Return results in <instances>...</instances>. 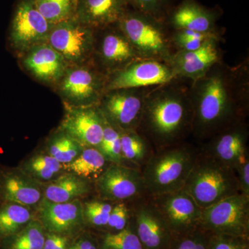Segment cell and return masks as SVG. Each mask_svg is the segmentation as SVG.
Wrapping results in <instances>:
<instances>
[{"mask_svg":"<svg viewBox=\"0 0 249 249\" xmlns=\"http://www.w3.org/2000/svg\"><path fill=\"white\" fill-rule=\"evenodd\" d=\"M192 137L199 143L240 121H247L249 102V60L231 67L217 62L191 82Z\"/></svg>","mask_w":249,"mask_h":249,"instance_id":"6da1fadb","label":"cell"},{"mask_svg":"<svg viewBox=\"0 0 249 249\" xmlns=\"http://www.w3.org/2000/svg\"><path fill=\"white\" fill-rule=\"evenodd\" d=\"M186 80L176 78L152 87L146 95L137 131L155 151L187 142L192 136L193 110Z\"/></svg>","mask_w":249,"mask_h":249,"instance_id":"7a4b0ae2","label":"cell"},{"mask_svg":"<svg viewBox=\"0 0 249 249\" xmlns=\"http://www.w3.org/2000/svg\"><path fill=\"white\" fill-rule=\"evenodd\" d=\"M198 152V145L188 141L155 151L141 169L147 196L182 190Z\"/></svg>","mask_w":249,"mask_h":249,"instance_id":"3957f363","label":"cell"},{"mask_svg":"<svg viewBox=\"0 0 249 249\" xmlns=\"http://www.w3.org/2000/svg\"><path fill=\"white\" fill-rule=\"evenodd\" d=\"M183 189L201 209L240 193L234 170L205 155L199 149Z\"/></svg>","mask_w":249,"mask_h":249,"instance_id":"277c9868","label":"cell"},{"mask_svg":"<svg viewBox=\"0 0 249 249\" xmlns=\"http://www.w3.org/2000/svg\"><path fill=\"white\" fill-rule=\"evenodd\" d=\"M117 25L142 59L168 63L175 53L170 34L164 21L131 7Z\"/></svg>","mask_w":249,"mask_h":249,"instance_id":"5b68a950","label":"cell"},{"mask_svg":"<svg viewBox=\"0 0 249 249\" xmlns=\"http://www.w3.org/2000/svg\"><path fill=\"white\" fill-rule=\"evenodd\" d=\"M107 75L93 62L70 65L54 88L64 106L70 107H97L106 91Z\"/></svg>","mask_w":249,"mask_h":249,"instance_id":"8992f818","label":"cell"},{"mask_svg":"<svg viewBox=\"0 0 249 249\" xmlns=\"http://www.w3.org/2000/svg\"><path fill=\"white\" fill-rule=\"evenodd\" d=\"M53 26L39 12L34 0H17L8 31V48L19 56L35 46L48 42Z\"/></svg>","mask_w":249,"mask_h":249,"instance_id":"52a82bcc","label":"cell"},{"mask_svg":"<svg viewBox=\"0 0 249 249\" xmlns=\"http://www.w3.org/2000/svg\"><path fill=\"white\" fill-rule=\"evenodd\" d=\"M199 228L210 234L249 239V196H228L202 209Z\"/></svg>","mask_w":249,"mask_h":249,"instance_id":"ba28073f","label":"cell"},{"mask_svg":"<svg viewBox=\"0 0 249 249\" xmlns=\"http://www.w3.org/2000/svg\"><path fill=\"white\" fill-rule=\"evenodd\" d=\"M152 88L109 90L100 101L98 110L119 132L137 130L142 121L145 97Z\"/></svg>","mask_w":249,"mask_h":249,"instance_id":"9c48e42d","label":"cell"},{"mask_svg":"<svg viewBox=\"0 0 249 249\" xmlns=\"http://www.w3.org/2000/svg\"><path fill=\"white\" fill-rule=\"evenodd\" d=\"M94 32L73 18L53 26L48 43L70 66L84 65L93 62Z\"/></svg>","mask_w":249,"mask_h":249,"instance_id":"30bf717a","label":"cell"},{"mask_svg":"<svg viewBox=\"0 0 249 249\" xmlns=\"http://www.w3.org/2000/svg\"><path fill=\"white\" fill-rule=\"evenodd\" d=\"M98 198L116 203L133 202L148 196L140 169L111 163L93 183Z\"/></svg>","mask_w":249,"mask_h":249,"instance_id":"8fae6325","label":"cell"},{"mask_svg":"<svg viewBox=\"0 0 249 249\" xmlns=\"http://www.w3.org/2000/svg\"><path fill=\"white\" fill-rule=\"evenodd\" d=\"M131 221L144 249H171L177 237L150 196L130 203Z\"/></svg>","mask_w":249,"mask_h":249,"instance_id":"7c38bea8","label":"cell"},{"mask_svg":"<svg viewBox=\"0 0 249 249\" xmlns=\"http://www.w3.org/2000/svg\"><path fill=\"white\" fill-rule=\"evenodd\" d=\"M141 58L117 24L95 30L93 62L105 74Z\"/></svg>","mask_w":249,"mask_h":249,"instance_id":"4fadbf2b","label":"cell"},{"mask_svg":"<svg viewBox=\"0 0 249 249\" xmlns=\"http://www.w3.org/2000/svg\"><path fill=\"white\" fill-rule=\"evenodd\" d=\"M150 196L177 238L199 229L202 209L184 190Z\"/></svg>","mask_w":249,"mask_h":249,"instance_id":"5bb4252c","label":"cell"},{"mask_svg":"<svg viewBox=\"0 0 249 249\" xmlns=\"http://www.w3.org/2000/svg\"><path fill=\"white\" fill-rule=\"evenodd\" d=\"M176 78L166 62L139 59L124 68L107 75L106 91L150 88L165 84Z\"/></svg>","mask_w":249,"mask_h":249,"instance_id":"9a60e30c","label":"cell"},{"mask_svg":"<svg viewBox=\"0 0 249 249\" xmlns=\"http://www.w3.org/2000/svg\"><path fill=\"white\" fill-rule=\"evenodd\" d=\"M249 124L236 123L213 137L201 142L199 150L232 169L249 153Z\"/></svg>","mask_w":249,"mask_h":249,"instance_id":"2e32d148","label":"cell"},{"mask_svg":"<svg viewBox=\"0 0 249 249\" xmlns=\"http://www.w3.org/2000/svg\"><path fill=\"white\" fill-rule=\"evenodd\" d=\"M18 59L22 70L29 76L53 89L70 66L48 42L32 47Z\"/></svg>","mask_w":249,"mask_h":249,"instance_id":"e0dca14e","label":"cell"},{"mask_svg":"<svg viewBox=\"0 0 249 249\" xmlns=\"http://www.w3.org/2000/svg\"><path fill=\"white\" fill-rule=\"evenodd\" d=\"M221 39L222 37H213L196 50L175 52L167 64L177 78L191 82L199 79L222 61Z\"/></svg>","mask_w":249,"mask_h":249,"instance_id":"ac0fdd59","label":"cell"},{"mask_svg":"<svg viewBox=\"0 0 249 249\" xmlns=\"http://www.w3.org/2000/svg\"><path fill=\"white\" fill-rule=\"evenodd\" d=\"M37 219L45 231L68 236L84 227L83 203H53L42 199L36 207Z\"/></svg>","mask_w":249,"mask_h":249,"instance_id":"d6986e66","label":"cell"},{"mask_svg":"<svg viewBox=\"0 0 249 249\" xmlns=\"http://www.w3.org/2000/svg\"><path fill=\"white\" fill-rule=\"evenodd\" d=\"M65 115L59 127L82 146L99 147L103 133V116L97 107L65 106Z\"/></svg>","mask_w":249,"mask_h":249,"instance_id":"ffe728a7","label":"cell"},{"mask_svg":"<svg viewBox=\"0 0 249 249\" xmlns=\"http://www.w3.org/2000/svg\"><path fill=\"white\" fill-rule=\"evenodd\" d=\"M43 197L42 184L18 167L0 170V203H15L36 209Z\"/></svg>","mask_w":249,"mask_h":249,"instance_id":"44dd1931","label":"cell"},{"mask_svg":"<svg viewBox=\"0 0 249 249\" xmlns=\"http://www.w3.org/2000/svg\"><path fill=\"white\" fill-rule=\"evenodd\" d=\"M131 7L129 0H78L75 18L98 30L117 24Z\"/></svg>","mask_w":249,"mask_h":249,"instance_id":"7402d4cb","label":"cell"},{"mask_svg":"<svg viewBox=\"0 0 249 249\" xmlns=\"http://www.w3.org/2000/svg\"><path fill=\"white\" fill-rule=\"evenodd\" d=\"M218 14L199 4L196 0H183L174 9L168 18L173 30L186 29L196 32L219 33L217 30Z\"/></svg>","mask_w":249,"mask_h":249,"instance_id":"603a6c76","label":"cell"},{"mask_svg":"<svg viewBox=\"0 0 249 249\" xmlns=\"http://www.w3.org/2000/svg\"><path fill=\"white\" fill-rule=\"evenodd\" d=\"M43 199L53 203H67L88 196L94 189L93 183L66 172L55 179L42 184Z\"/></svg>","mask_w":249,"mask_h":249,"instance_id":"cb8c5ba5","label":"cell"},{"mask_svg":"<svg viewBox=\"0 0 249 249\" xmlns=\"http://www.w3.org/2000/svg\"><path fill=\"white\" fill-rule=\"evenodd\" d=\"M26 175L43 184L66 173L65 165L49 155L45 150L37 152L18 166Z\"/></svg>","mask_w":249,"mask_h":249,"instance_id":"d4e9b609","label":"cell"},{"mask_svg":"<svg viewBox=\"0 0 249 249\" xmlns=\"http://www.w3.org/2000/svg\"><path fill=\"white\" fill-rule=\"evenodd\" d=\"M120 132L121 155L124 165L142 169L155 152L150 142L137 130Z\"/></svg>","mask_w":249,"mask_h":249,"instance_id":"484cf974","label":"cell"},{"mask_svg":"<svg viewBox=\"0 0 249 249\" xmlns=\"http://www.w3.org/2000/svg\"><path fill=\"white\" fill-rule=\"evenodd\" d=\"M111 163H113L106 158L98 147H86L76 159L65 165V168L67 172L93 183Z\"/></svg>","mask_w":249,"mask_h":249,"instance_id":"4316f807","label":"cell"},{"mask_svg":"<svg viewBox=\"0 0 249 249\" xmlns=\"http://www.w3.org/2000/svg\"><path fill=\"white\" fill-rule=\"evenodd\" d=\"M34 210L15 203H0V239L17 233L35 219Z\"/></svg>","mask_w":249,"mask_h":249,"instance_id":"83f0119b","label":"cell"},{"mask_svg":"<svg viewBox=\"0 0 249 249\" xmlns=\"http://www.w3.org/2000/svg\"><path fill=\"white\" fill-rule=\"evenodd\" d=\"M84 147L60 127L47 137L45 150L60 163L66 165L76 159Z\"/></svg>","mask_w":249,"mask_h":249,"instance_id":"f1b7e54d","label":"cell"},{"mask_svg":"<svg viewBox=\"0 0 249 249\" xmlns=\"http://www.w3.org/2000/svg\"><path fill=\"white\" fill-rule=\"evenodd\" d=\"M46 231L38 219H34L20 231L3 239L4 249H42Z\"/></svg>","mask_w":249,"mask_h":249,"instance_id":"f546056e","label":"cell"},{"mask_svg":"<svg viewBox=\"0 0 249 249\" xmlns=\"http://www.w3.org/2000/svg\"><path fill=\"white\" fill-rule=\"evenodd\" d=\"M36 8L51 24L75 18L78 0H34Z\"/></svg>","mask_w":249,"mask_h":249,"instance_id":"4dcf8cb0","label":"cell"},{"mask_svg":"<svg viewBox=\"0 0 249 249\" xmlns=\"http://www.w3.org/2000/svg\"><path fill=\"white\" fill-rule=\"evenodd\" d=\"M99 249H144L134 231L132 221L121 231L108 232L102 237Z\"/></svg>","mask_w":249,"mask_h":249,"instance_id":"1f68e13d","label":"cell"},{"mask_svg":"<svg viewBox=\"0 0 249 249\" xmlns=\"http://www.w3.org/2000/svg\"><path fill=\"white\" fill-rule=\"evenodd\" d=\"M221 37L219 33L196 32L186 29L173 30L170 34L172 45L175 52L193 51L199 49L213 37Z\"/></svg>","mask_w":249,"mask_h":249,"instance_id":"d6a6232c","label":"cell"},{"mask_svg":"<svg viewBox=\"0 0 249 249\" xmlns=\"http://www.w3.org/2000/svg\"><path fill=\"white\" fill-rule=\"evenodd\" d=\"M98 148L111 163L124 165L121 155L120 132L104 116L102 141Z\"/></svg>","mask_w":249,"mask_h":249,"instance_id":"836d02e7","label":"cell"},{"mask_svg":"<svg viewBox=\"0 0 249 249\" xmlns=\"http://www.w3.org/2000/svg\"><path fill=\"white\" fill-rule=\"evenodd\" d=\"M114 204L98 197L83 203L85 224L95 228H106Z\"/></svg>","mask_w":249,"mask_h":249,"instance_id":"e575fe53","label":"cell"},{"mask_svg":"<svg viewBox=\"0 0 249 249\" xmlns=\"http://www.w3.org/2000/svg\"><path fill=\"white\" fill-rule=\"evenodd\" d=\"M131 6L142 14L165 22L171 0H129Z\"/></svg>","mask_w":249,"mask_h":249,"instance_id":"d590c367","label":"cell"},{"mask_svg":"<svg viewBox=\"0 0 249 249\" xmlns=\"http://www.w3.org/2000/svg\"><path fill=\"white\" fill-rule=\"evenodd\" d=\"M131 215L130 203H114L106 228L111 231L110 232L121 231L128 225Z\"/></svg>","mask_w":249,"mask_h":249,"instance_id":"8d00e7d4","label":"cell"},{"mask_svg":"<svg viewBox=\"0 0 249 249\" xmlns=\"http://www.w3.org/2000/svg\"><path fill=\"white\" fill-rule=\"evenodd\" d=\"M209 233L200 228L178 237L171 249H207Z\"/></svg>","mask_w":249,"mask_h":249,"instance_id":"74e56055","label":"cell"},{"mask_svg":"<svg viewBox=\"0 0 249 249\" xmlns=\"http://www.w3.org/2000/svg\"><path fill=\"white\" fill-rule=\"evenodd\" d=\"M207 249H249V239L209 233Z\"/></svg>","mask_w":249,"mask_h":249,"instance_id":"f35d334b","label":"cell"},{"mask_svg":"<svg viewBox=\"0 0 249 249\" xmlns=\"http://www.w3.org/2000/svg\"><path fill=\"white\" fill-rule=\"evenodd\" d=\"M241 194L249 196V154H247L234 169Z\"/></svg>","mask_w":249,"mask_h":249,"instance_id":"ab89813d","label":"cell"},{"mask_svg":"<svg viewBox=\"0 0 249 249\" xmlns=\"http://www.w3.org/2000/svg\"><path fill=\"white\" fill-rule=\"evenodd\" d=\"M68 236L47 232L42 249H68Z\"/></svg>","mask_w":249,"mask_h":249,"instance_id":"60d3db41","label":"cell"},{"mask_svg":"<svg viewBox=\"0 0 249 249\" xmlns=\"http://www.w3.org/2000/svg\"><path fill=\"white\" fill-rule=\"evenodd\" d=\"M68 249H99V245L91 237L83 236L73 245L69 246Z\"/></svg>","mask_w":249,"mask_h":249,"instance_id":"b9f144b4","label":"cell"}]
</instances>
